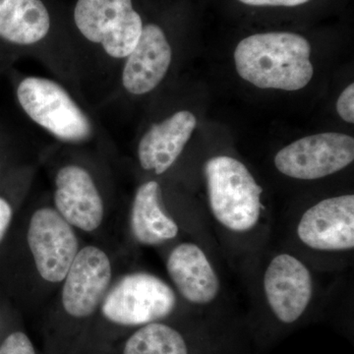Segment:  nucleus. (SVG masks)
<instances>
[{"label":"nucleus","mask_w":354,"mask_h":354,"mask_svg":"<svg viewBox=\"0 0 354 354\" xmlns=\"http://www.w3.org/2000/svg\"><path fill=\"white\" fill-rule=\"evenodd\" d=\"M79 91L97 111L111 99L144 22L133 0H77L72 13Z\"/></svg>","instance_id":"nucleus-1"},{"label":"nucleus","mask_w":354,"mask_h":354,"mask_svg":"<svg viewBox=\"0 0 354 354\" xmlns=\"http://www.w3.org/2000/svg\"><path fill=\"white\" fill-rule=\"evenodd\" d=\"M16 102L32 124L68 147H83L111 134L99 114L55 77L16 76Z\"/></svg>","instance_id":"nucleus-2"},{"label":"nucleus","mask_w":354,"mask_h":354,"mask_svg":"<svg viewBox=\"0 0 354 354\" xmlns=\"http://www.w3.org/2000/svg\"><path fill=\"white\" fill-rule=\"evenodd\" d=\"M0 41L12 48L14 57L38 60L81 97L75 51L53 36V17L44 0H0Z\"/></svg>","instance_id":"nucleus-3"},{"label":"nucleus","mask_w":354,"mask_h":354,"mask_svg":"<svg viewBox=\"0 0 354 354\" xmlns=\"http://www.w3.org/2000/svg\"><path fill=\"white\" fill-rule=\"evenodd\" d=\"M311 46L295 32H271L242 39L234 51L237 73L261 88L298 91L314 74Z\"/></svg>","instance_id":"nucleus-4"},{"label":"nucleus","mask_w":354,"mask_h":354,"mask_svg":"<svg viewBox=\"0 0 354 354\" xmlns=\"http://www.w3.org/2000/svg\"><path fill=\"white\" fill-rule=\"evenodd\" d=\"M209 208L223 227L246 232L256 227L262 212V187L245 165L227 156L205 165Z\"/></svg>","instance_id":"nucleus-5"},{"label":"nucleus","mask_w":354,"mask_h":354,"mask_svg":"<svg viewBox=\"0 0 354 354\" xmlns=\"http://www.w3.org/2000/svg\"><path fill=\"white\" fill-rule=\"evenodd\" d=\"M174 290L153 274L135 272L120 279L104 298L102 312L111 322L147 325L171 315L176 306Z\"/></svg>","instance_id":"nucleus-6"},{"label":"nucleus","mask_w":354,"mask_h":354,"mask_svg":"<svg viewBox=\"0 0 354 354\" xmlns=\"http://www.w3.org/2000/svg\"><path fill=\"white\" fill-rule=\"evenodd\" d=\"M353 160V137L329 132L304 137L281 149L274 165L291 178L315 180L346 169Z\"/></svg>","instance_id":"nucleus-7"},{"label":"nucleus","mask_w":354,"mask_h":354,"mask_svg":"<svg viewBox=\"0 0 354 354\" xmlns=\"http://www.w3.org/2000/svg\"><path fill=\"white\" fill-rule=\"evenodd\" d=\"M172 58L174 51L164 29L156 23L144 24L138 44L121 68L113 95L99 109L123 97H140L153 93L169 74Z\"/></svg>","instance_id":"nucleus-8"},{"label":"nucleus","mask_w":354,"mask_h":354,"mask_svg":"<svg viewBox=\"0 0 354 354\" xmlns=\"http://www.w3.org/2000/svg\"><path fill=\"white\" fill-rule=\"evenodd\" d=\"M28 243L41 278L50 283L64 281L78 253V241L57 209L41 208L32 214Z\"/></svg>","instance_id":"nucleus-9"},{"label":"nucleus","mask_w":354,"mask_h":354,"mask_svg":"<svg viewBox=\"0 0 354 354\" xmlns=\"http://www.w3.org/2000/svg\"><path fill=\"white\" fill-rule=\"evenodd\" d=\"M297 236L309 248L320 251L351 250L354 247V196L330 197L304 212Z\"/></svg>","instance_id":"nucleus-10"},{"label":"nucleus","mask_w":354,"mask_h":354,"mask_svg":"<svg viewBox=\"0 0 354 354\" xmlns=\"http://www.w3.org/2000/svg\"><path fill=\"white\" fill-rule=\"evenodd\" d=\"M264 290L268 304L277 318L283 323H295L311 302V272L295 256L279 254L266 270Z\"/></svg>","instance_id":"nucleus-11"},{"label":"nucleus","mask_w":354,"mask_h":354,"mask_svg":"<svg viewBox=\"0 0 354 354\" xmlns=\"http://www.w3.org/2000/svg\"><path fill=\"white\" fill-rule=\"evenodd\" d=\"M111 279L108 255L97 247H84L77 253L65 277L62 290L65 311L76 318L92 315L104 299Z\"/></svg>","instance_id":"nucleus-12"},{"label":"nucleus","mask_w":354,"mask_h":354,"mask_svg":"<svg viewBox=\"0 0 354 354\" xmlns=\"http://www.w3.org/2000/svg\"><path fill=\"white\" fill-rule=\"evenodd\" d=\"M55 208L69 225L93 232L104 218V200L92 174L83 165L68 164L55 176Z\"/></svg>","instance_id":"nucleus-13"},{"label":"nucleus","mask_w":354,"mask_h":354,"mask_svg":"<svg viewBox=\"0 0 354 354\" xmlns=\"http://www.w3.org/2000/svg\"><path fill=\"white\" fill-rule=\"evenodd\" d=\"M196 125L194 114L185 109L153 122L137 145V158L142 169L157 176L169 171L180 157Z\"/></svg>","instance_id":"nucleus-14"},{"label":"nucleus","mask_w":354,"mask_h":354,"mask_svg":"<svg viewBox=\"0 0 354 354\" xmlns=\"http://www.w3.org/2000/svg\"><path fill=\"white\" fill-rule=\"evenodd\" d=\"M167 270L177 290L190 304L206 305L218 297V274L206 254L196 244L176 246L169 256Z\"/></svg>","instance_id":"nucleus-15"},{"label":"nucleus","mask_w":354,"mask_h":354,"mask_svg":"<svg viewBox=\"0 0 354 354\" xmlns=\"http://www.w3.org/2000/svg\"><path fill=\"white\" fill-rule=\"evenodd\" d=\"M130 223L135 239L144 245H157L178 234V225L162 208L157 181H147L139 186L133 200Z\"/></svg>","instance_id":"nucleus-16"},{"label":"nucleus","mask_w":354,"mask_h":354,"mask_svg":"<svg viewBox=\"0 0 354 354\" xmlns=\"http://www.w3.org/2000/svg\"><path fill=\"white\" fill-rule=\"evenodd\" d=\"M123 354H188L183 335L169 326L150 323L128 339Z\"/></svg>","instance_id":"nucleus-17"},{"label":"nucleus","mask_w":354,"mask_h":354,"mask_svg":"<svg viewBox=\"0 0 354 354\" xmlns=\"http://www.w3.org/2000/svg\"><path fill=\"white\" fill-rule=\"evenodd\" d=\"M0 354H36L29 337L24 333L15 332L6 337L0 346Z\"/></svg>","instance_id":"nucleus-18"},{"label":"nucleus","mask_w":354,"mask_h":354,"mask_svg":"<svg viewBox=\"0 0 354 354\" xmlns=\"http://www.w3.org/2000/svg\"><path fill=\"white\" fill-rule=\"evenodd\" d=\"M354 85L351 84L339 95L337 102V111L342 120L354 122Z\"/></svg>","instance_id":"nucleus-19"},{"label":"nucleus","mask_w":354,"mask_h":354,"mask_svg":"<svg viewBox=\"0 0 354 354\" xmlns=\"http://www.w3.org/2000/svg\"><path fill=\"white\" fill-rule=\"evenodd\" d=\"M239 1L250 6L295 7L304 6L310 0H239Z\"/></svg>","instance_id":"nucleus-20"},{"label":"nucleus","mask_w":354,"mask_h":354,"mask_svg":"<svg viewBox=\"0 0 354 354\" xmlns=\"http://www.w3.org/2000/svg\"><path fill=\"white\" fill-rule=\"evenodd\" d=\"M12 218V209L4 198L0 197V241L3 239Z\"/></svg>","instance_id":"nucleus-21"}]
</instances>
